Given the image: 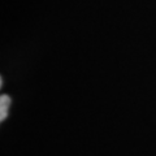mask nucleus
Wrapping results in <instances>:
<instances>
[{"label": "nucleus", "instance_id": "nucleus-1", "mask_svg": "<svg viewBox=\"0 0 156 156\" xmlns=\"http://www.w3.org/2000/svg\"><path fill=\"white\" fill-rule=\"evenodd\" d=\"M9 107H11V98L8 95H2L0 98V120L2 121L7 119Z\"/></svg>", "mask_w": 156, "mask_h": 156}]
</instances>
